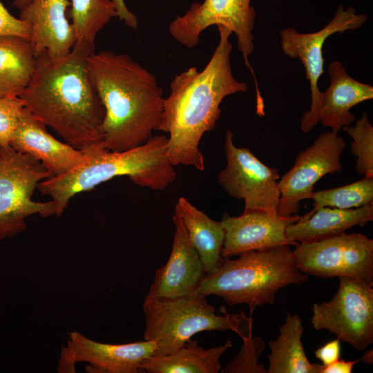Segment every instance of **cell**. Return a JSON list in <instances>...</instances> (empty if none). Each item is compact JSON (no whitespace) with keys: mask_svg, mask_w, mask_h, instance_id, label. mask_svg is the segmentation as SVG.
Returning <instances> with one entry per match:
<instances>
[{"mask_svg":"<svg viewBox=\"0 0 373 373\" xmlns=\"http://www.w3.org/2000/svg\"><path fill=\"white\" fill-rule=\"evenodd\" d=\"M341 353L340 341L336 338L317 349L314 354L323 366H327L339 359Z\"/></svg>","mask_w":373,"mask_h":373,"instance_id":"cell-31","label":"cell"},{"mask_svg":"<svg viewBox=\"0 0 373 373\" xmlns=\"http://www.w3.org/2000/svg\"><path fill=\"white\" fill-rule=\"evenodd\" d=\"M156 348L154 341L113 345L72 332L66 345L61 347L57 371L75 372L77 363L86 362V370L91 373H137L142 372V363L155 355Z\"/></svg>","mask_w":373,"mask_h":373,"instance_id":"cell-13","label":"cell"},{"mask_svg":"<svg viewBox=\"0 0 373 373\" xmlns=\"http://www.w3.org/2000/svg\"><path fill=\"white\" fill-rule=\"evenodd\" d=\"M366 21L365 14H357L354 8H345L343 4H339L332 20L316 32L300 33L292 28H287L280 32L283 52L300 61L309 82L311 105L303 115L312 114L321 100L323 93L318 87V81L324 73L323 46L326 39L333 34L357 29Z\"/></svg>","mask_w":373,"mask_h":373,"instance_id":"cell-14","label":"cell"},{"mask_svg":"<svg viewBox=\"0 0 373 373\" xmlns=\"http://www.w3.org/2000/svg\"><path fill=\"white\" fill-rule=\"evenodd\" d=\"M297 267L321 278L353 277L373 285V240L361 233H343L293 250Z\"/></svg>","mask_w":373,"mask_h":373,"instance_id":"cell-10","label":"cell"},{"mask_svg":"<svg viewBox=\"0 0 373 373\" xmlns=\"http://www.w3.org/2000/svg\"><path fill=\"white\" fill-rule=\"evenodd\" d=\"M24 108L19 97H0V146H10Z\"/></svg>","mask_w":373,"mask_h":373,"instance_id":"cell-29","label":"cell"},{"mask_svg":"<svg viewBox=\"0 0 373 373\" xmlns=\"http://www.w3.org/2000/svg\"><path fill=\"white\" fill-rule=\"evenodd\" d=\"M373 220V203L350 209L323 207L307 218L287 227L288 238L298 243L330 238L354 226L363 227Z\"/></svg>","mask_w":373,"mask_h":373,"instance_id":"cell-20","label":"cell"},{"mask_svg":"<svg viewBox=\"0 0 373 373\" xmlns=\"http://www.w3.org/2000/svg\"><path fill=\"white\" fill-rule=\"evenodd\" d=\"M17 36L30 40V29L28 25L13 17L0 1V37Z\"/></svg>","mask_w":373,"mask_h":373,"instance_id":"cell-30","label":"cell"},{"mask_svg":"<svg viewBox=\"0 0 373 373\" xmlns=\"http://www.w3.org/2000/svg\"><path fill=\"white\" fill-rule=\"evenodd\" d=\"M67 17L71 19L77 41L95 44L98 32L117 17L112 0H71Z\"/></svg>","mask_w":373,"mask_h":373,"instance_id":"cell-25","label":"cell"},{"mask_svg":"<svg viewBox=\"0 0 373 373\" xmlns=\"http://www.w3.org/2000/svg\"><path fill=\"white\" fill-rule=\"evenodd\" d=\"M352 138L351 151L357 157L355 169L359 175L373 176V127L363 113L354 126L342 128Z\"/></svg>","mask_w":373,"mask_h":373,"instance_id":"cell-27","label":"cell"},{"mask_svg":"<svg viewBox=\"0 0 373 373\" xmlns=\"http://www.w3.org/2000/svg\"><path fill=\"white\" fill-rule=\"evenodd\" d=\"M175 210L180 214L191 243L198 252L206 274L213 272L222 261L224 229L221 221L213 220L180 197Z\"/></svg>","mask_w":373,"mask_h":373,"instance_id":"cell-21","label":"cell"},{"mask_svg":"<svg viewBox=\"0 0 373 373\" xmlns=\"http://www.w3.org/2000/svg\"><path fill=\"white\" fill-rule=\"evenodd\" d=\"M115 8L117 17L120 21L132 28L136 29L138 26L137 17L128 9L124 0H112Z\"/></svg>","mask_w":373,"mask_h":373,"instance_id":"cell-32","label":"cell"},{"mask_svg":"<svg viewBox=\"0 0 373 373\" xmlns=\"http://www.w3.org/2000/svg\"><path fill=\"white\" fill-rule=\"evenodd\" d=\"M243 344L238 354L221 370L222 373H266L258 361L265 346L261 337L253 336L251 329L242 337Z\"/></svg>","mask_w":373,"mask_h":373,"instance_id":"cell-28","label":"cell"},{"mask_svg":"<svg viewBox=\"0 0 373 373\" xmlns=\"http://www.w3.org/2000/svg\"><path fill=\"white\" fill-rule=\"evenodd\" d=\"M219 42L209 61L202 71L191 67L175 75L170 93L164 98L163 110L157 131L169 134L168 156L173 166H191L204 170L199 144L206 132L212 131L218 120L220 105L227 95L246 92L245 82L232 73L229 42L231 32L217 26Z\"/></svg>","mask_w":373,"mask_h":373,"instance_id":"cell-2","label":"cell"},{"mask_svg":"<svg viewBox=\"0 0 373 373\" xmlns=\"http://www.w3.org/2000/svg\"><path fill=\"white\" fill-rule=\"evenodd\" d=\"M224 150L227 165L218 177L220 186L230 196L244 200V211H276L280 195L278 170L262 163L249 149L236 146L229 129Z\"/></svg>","mask_w":373,"mask_h":373,"instance_id":"cell-11","label":"cell"},{"mask_svg":"<svg viewBox=\"0 0 373 373\" xmlns=\"http://www.w3.org/2000/svg\"><path fill=\"white\" fill-rule=\"evenodd\" d=\"M88 68L105 109L101 145L120 152L146 143L163 110L162 89L155 76L130 56L110 50L94 52Z\"/></svg>","mask_w":373,"mask_h":373,"instance_id":"cell-3","label":"cell"},{"mask_svg":"<svg viewBox=\"0 0 373 373\" xmlns=\"http://www.w3.org/2000/svg\"><path fill=\"white\" fill-rule=\"evenodd\" d=\"M251 0H204L193 3L182 16H177L169 24L170 35L184 46L193 48L200 41V34L211 26H224L237 39L245 65L254 79L258 102L262 97L254 69L249 57L254 50V28L256 12Z\"/></svg>","mask_w":373,"mask_h":373,"instance_id":"cell-9","label":"cell"},{"mask_svg":"<svg viewBox=\"0 0 373 373\" xmlns=\"http://www.w3.org/2000/svg\"><path fill=\"white\" fill-rule=\"evenodd\" d=\"M70 5L68 0H32L21 10L19 19L30 27L36 55L46 52L57 59L70 53L77 41L66 15Z\"/></svg>","mask_w":373,"mask_h":373,"instance_id":"cell-19","label":"cell"},{"mask_svg":"<svg viewBox=\"0 0 373 373\" xmlns=\"http://www.w3.org/2000/svg\"><path fill=\"white\" fill-rule=\"evenodd\" d=\"M360 361V358L354 361L338 359L327 366H323L321 373H351L354 366Z\"/></svg>","mask_w":373,"mask_h":373,"instance_id":"cell-33","label":"cell"},{"mask_svg":"<svg viewBox=\"0 0 373 373\" xmlns=\"http://www.w3.org/2000/svg\"><path fill=\"white\" fill-rule=\"evenodd\" d=\"M35 63V50L29 39L0 37V97H19L30 80Z\"/></svg>","mask_w":373,"mask_h":373,"instance_id":"cell-24","label":"cell"},{"mask_svg":"<svg viewBox=\"0 0 373 373\" xmlns=\"http://www.w3.org/2000/svg\"><path fill=\"white\" fill-rule=\"evenodd\" d=\"M198 292L177 297L146 298L144 340L156 343L155 356L170 354L181 348L196 333L231 329L242 338L249 332L242 325L251 318L243 313L218 315Z\"/></svg>","mask_w":373,"mask_h":373,"instance_id":"cell-6","label":"cell"},{"mask_svg":"<svg viewBox=\"0 0 373 373\" xmlns=\"http://www.w3.org/2000/svg\"><path fill=\"white\" fill-rule=\"evenodd\" d=\"M298 214L283 216L274 211H244L237 217L223 214L221 222L224 239L221 256L229 258L253 250L282 245L296 246L298 242L287 236V227L297 222Z\"/></svg>","mask_w":373,"mask_h":373,"instance_id":"cell-15","label":"cell"},{"mask_svg":"<svg viewBox=\"0 0 373 373\" xmlns=\"http://www.w3.org/2000/svg\"><path fill=\"white\" fill-rule=\"evenodd\" d=\"M303 331L298 314L288 313L278 338L268 343L267 373H321L323 365L310 363L305 354L301 341Z\"/></svg>","mask_w":373,"mask_h":373,"instance_id":"cell-22","label":"cell"},{"mask_svg":"<svg viewBox=\"0 0 373 373\" xmlns=\"http://www.w3.org/2000/svg\"><path fill=\"white\" fill-rule=\"evenodd\" d=\"M50 175L32 156L19 153L10 146H0V240L11 238L26 227L28 217L57 216L53 201L32 199L35 190Z\"/></svg>","mask_w":373,"mask_h":373,"instance_id":"cell-7","label":"cell"},{"mask_svg":"<svg viewBox=\"0 0 373 373\" xmlns=\"http://www.w3.org/2000/svg\"><path fill=\"white\" fill-rule=\"evenodd\" d=\"M307 280L290 246L282 245L222 259L216 270L205 274L196 292L218 296L229 305L246 304L251 314L258 306L273 304L280 289Z\"/></svg>","mask_w":373,"mask_h":373,"instance_id":"cell-5","label":"cell"},{"mask_svg":"<svg viewBox=\"0 0 373 373\" xmlns=\"http://www.w3.org/2000/svg\"><path fill=\"white\" fill-rule=\"evenodd\" d=\"M233 346L231 341L224 345L203 349L195 340L189 341L176 352L146 358L142 372L151 373H218L221 370L220 358Z\"/></svg>","mask_w":373,"mask_h":373,"instance_id":"cell-23","label":"cell"},{"mask_svg":"<svg viewBox=\"0 0 373 373\" xmlns=\"http://www.w3.org/2000/svg\"><path fill=\"white\" fill-rule=\"evenodd\" d=\"M345 142L334 131L320 135L313 144L300 152L295 163L280 181L276 212L283 216L298 214L300 202L309 199L314 184L327 173L340 172L341 156Z\"/></svg>","mask_w":373,"mask_h":373,"instance_id":"cell-12","label":"cell"},{"mask_svg":"<svg viewBox=\"0 0 373 373\" xmlns=\"http://www.w3.org/2000/svg\"><path fill=\"white\" fill-rule=\"evenodd\" d=\"M328 74L330 83L322 92L318 108L312 114L302 116L300 128L303 133H308L320 122L323 126L338 133L343 127L351 125L355 120L350 109L373 98V87L350 77L339 61L330 63Z\"/></svg>","mask_w":373,"mask_h":373,"instance_id":"cell-16","label":"cell"},{"mask_svg":"<svg viewBox=\"0 0 373 373\" xmlns=\"http://www.w3.org/2000/svg\"><path fill=\"white\" fill-rule=\"evenodd\" d=\"M32 0H15L12 3V6L20 10L29 5Z\"/></svg>","mask_w":373,"mask_h":373,"instance_id":"cell-34","label":"cell"},{"mask_svg":"<svg viewBox=\"0 0 373 373\" xmlns=\"http://www.w3.org/2000/svg\"><path fill=\"white\" fill-rule=\"evenodd\" d=\"M173 221L175 233L171 255L167 262L155 271L146 298L177 297L196 292L206 274L184 224L175 210Z\"/></svg>","mask_w":373,"mask_h":373,"instance_id":"cell-17","label":"cell"},{"mask_svg":"<svg viewBox=\"0 0 373 373\" xmlns=\"http://www.w3.org/2000/svg\"><path fill=\"white\" fill-rule=\"evenodd\" d=\"M312 312L315 329H326L359 351L373 343V289L365 281L339 277L333 298L314 303Z\"/></svg>","mask_w":373,"mask_h":373,"instance_id":"cell-8","label":"cell"},{"mask_svg":"<svg viewBox=\"0 0 373 373\" xmlns=\"http://www.w3.org/2000/svg\"><path fill=\"white\" fill-rule=\"evenodd\" d=\"M87 151L86 162L37 186L42 194L51 198L57 216L63 213L74 195L115 177L128 176L135 184L155 191L166 189L177 177L168 156V137L164 135H153L144 144L124 151H108L101 144Z\"/></svg>","mask_w":373,"mask_h":373,"instance_id":"cell-4","label":"cell"},{"mask_svg":"<svg viewBox=\"0 0 373 373\" xmlns=\"http://www.w3.org/2000/svg\"><path fill=\"white\" fill-rule=\"evenodd\" d=\"M372 354V350L366 351L363 356L360 358L361 361H363L367 364H372L373 361Z\"/></svg>","mask_w":373,"mask_h":373,"instance_id":"cell-35","label":"cell"},{"mask_svg":"<svg viewBox=\"0 0 373 373\" xmlns=\"http://www.w3.org/2000/svg\"><path fill=\"white\" fill-rule=\"evenodd\" d=\"M94 52L95 44L77 41L61 58L36 55L30 80L19 95L32 115L80 150L100 145L103 140L105 109L88 68Z\"/></svg>","mask_w":373,"mask_h":373,"instance_id":"cell-1","label":"cell"},{"mask_svg":"<svg viewBox=\"0 0 373 373\" xmlns=\"http://www.w3.org/2000/svg\"><path fill=\"white\" fill-rule=\"evenodd\" d=\"M10 146L38 160L50 178L68 173L88 158L87 149H75L55 138L47 131L46 126L26 107Z\"/></svg>","mask_w":373,"mask_h":373,"instance_id":"cell-18","label":"cell"},{"mask_svg":"<svg viewBox=\"0 0 373 373\" xmlns=\"http://www.w3.org/2000/svg\"><path fill=\"white\" fill-rule=\"evenodd\" d=\"M310 199L314 200L313 209L300 218H307L323 207L350 209L372 204L373 176H364L345 186L313 192Z\"/></svg>","mask_w":373,"mask_h":373,"instance_id":"cell-26","label":"cell"}]
</instances>
